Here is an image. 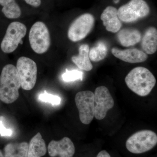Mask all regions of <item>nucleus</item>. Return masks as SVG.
<instances>
[{
	"label": "nucleus",
	"mask_w": 157,
	"mask_h": 157,
	"mask_svg": "<svg viewBox=\"0 0 157 157\" xmlns=\"http://www.w3.org/2000/svg\"><path fill=\"white\" fill-rule=\"evenodd\" d=\"M21 87L16 67L8 64L3 67L0 76V100L4 103H14L19 97Z\"/></svg>",
	"instance_id": "f257e3e1"
},
{
	"label": "nucleus",
	"mask_w": 157,
	"mask_h": 157,
	"mask_svg": "<svg viewBox=\"0 0 157 157\" xmlns=\"http://www.w3.org/2000/svg\"><path fill=\"white\" fill-rule=\"evenodd\" d=\"M125 81L131 90L141 97L148 95L156 82L153 74L143 67H137L131 70L125 77Z\"/></svg>",
	"instance_id": "f03ea898"
},
{
	"label": "nucleus",
	"mask_w": 157,
	"mask_h": 157,
	"mask_svg": "<svg viewBox=\"0 0 157 157\" xmlns=\"http://www.w3.org/2000/svg\"><path fill=\"white\" fill-rule=\"evenodd\" d=\"M157 144V134L151 130H144L130 136L127 140L126 147L130 152L139 154L151 150Z\"/></svg>",
	"instance_id": "7ed1b4c3"
},
{
	"label": "nucleus",
	"mask_w": 157,
	"mask_h": 157,
	"mask_svg": "<svg viewBox=\"0 0 157 157\" xmlns=\"http://www.w3.org/2000/svg\"><path fill=\"white\" fill-rule=\"evenodd\" d=\"M149 12V7L144 0H131L118 9L117 16L123 22H133L146 17Z\"/></svg>",
	"instance_id": "20e7f679"
},
{
	"label": "nucleus",
	"mask_w": 157,
	"mask_h": 157,
	"mask_svg": "<svg viewBox=\"0 0 157 157\" xmlns=\"http://www.w3.org/2000/svg\"><path fill=\"white\" fill-rule=\"evenodd\" d=\"M29 40L33 50L37 54L45 53L50 45L49 31L44 23L37 21L32 26L29 34Z\"/></svg>",
	"instance_id": "39448f33"
},
{
	"label": "nucleus",
	"mask_w": 157,
	"mask_h": 157,
	"mask_svg": "<svg viewBox=\"0 0 157 157\" xmlns=\"http://www.w3.org/2000/svg\"><path fill=\"white\" fill-rule=\"evenodd\" d=\"M16 68L23 89H33L37 79V67L35 62L26 57H21L17 59Z\"/></svg>",
	"instance_id": "423d86ee"
},
{
	"label": "nucleus",
	"mask_w": 157,
	"mask_h": 157,
	"mask_svg": "<svg viewBox=\"0 0 157 157\" xmlns=\"http://www.w3.org/2000/svg\"><path fill=\"white\" fill-rule=\"evenodd\" d=\"M26 32V27L22 23H11L1 43V49L3 52L10 53L16 50L20 43H21V40L25 36Z\"/></svg>",
	"instance_id": "0eeeda50"
},
{
	"label": "nucleus",
	"mask_w": 157,
	"mask_h": 157,
	"mask_svg": "<svg viewBox=\"0 0 157 157\" xmlns=\"http://www.w3.org/2000/svg\"><path fill=\"white\" fill-rule=\"evenodd\" d=\"M94 21V17L91 14L85 13L82 14L70 25L68 30V38L73 42L84 39L92 29Z\"/></svg>",
	"instance_id": "6e6552de"
},
{
	"label": "nucleus",
	"mask_w": 157,
	"mask_h": 157,
	"mask_svg": "<svg viewBox=\"0 0 157 157\" xmlns=\"http://www.w3.org/2000/svg\"><path fill=\"white\" fill-rule=\"evenodd\" d=\"M75 103L78 109L79 119L82 124H89L94 117V94L89 90L77 93Z\"/></svg>",
	"instance_id": "1a4fd4ad"
},
{
	"label": "nucleus",
	"mask_w": 157,
	"mask_h": 157,
	"mask_svg": "<svg viewBox=\"0 0 157 157\" xmlns=\"http://www.w3.org/2000/svg\"><path fill=\"white\" fill-rule=\"evenodd\" d=\"M94 104V116L98 120H103L114 104V100L107 87L102 86L96 89Z\"/></svg>",
	"instance_id": "9d476101"
},
{
	"label": "nucleus",
	"mask_w": 157,
	"mask_h": 157,
	"mask_svg": "<svg viewBox=\"0 0 157 157\" xmlns=\"http://www.w3.org/2000/svg\"><path fill=\"white\" fill-rule=\"evenodd\" d=\"M48 154L51 157H73L75 154V146L70 138L64 137L61 140H52L48 144Z\"/></svg>",
	"instance_id": "9b49d317"
},
{
	"label": "nucleus",
	"mask_w": 157,
	"mask_h": 157,
	"mask_svg": "<svg viewBox=\"0 0 157 157\" xmlns=\"http://www.w3.org/2000/svg\"><path fill=\"white\" fill-rule=\"evenodd\" d=\"M111 52L114 56L121 60L131 63H142L148 58L147 54L137 48L122 50L113 48L111 49Z\"/></svg>",
	"instance_id": "f8f14e48"
},
{
	"label": "nucleus",
	"mask_w": 157,
	"mask_h": 157,
	"mask_svg": "<svg viewBox=\"0 0 157 157\" xmlns=\"http://www.w3.org/2000/svg\"><path fill=\"white\" fill-rule=\"evenodd\" d=\"M103 25L108 32L116 33L120 31L122 23L117 16V10L115 7L107 6L101 16Z\"/></svg>",
	"instance_id": "ddd939ff"
},
{
	"label": "nucleus",
	"mask_w": 157,
	"mask_h": 157,
	"mask_svg": "<svg viewBox=\"0 0 157 157\" xmlns=\"http://www.w3.org/2000/svg\"><path fill=\"white\" fill-rule=\"evenodd\" d=\"M117 39L121 45L124 47L133 46L140 42L141 34L137 29L125 28L119 31Z\"/></svg>",
	"instance_id": "4468645a"
},
{
	"label": "nucleus",
	"mask_w": 157,
	"mask_h": 157,
	"mask_svg": "<svg viewBox=\"0 0 157 157\" xmlns=\"http://www.w3.org/2000/svg\"><path fill=\"white\" fill-rule=\"evenodd\" d=\"M47 151L45 141L40 133H38L31 139L29 144L27 157H41Z\"/></svg>",
	"instance_id": "2eb2a0df"
},
{
	"label": "nucleus",
	"mask_w": 157,
	"mask_h": 157,
	"mask_svg": "<svg viewBox=\"0 0 157 157\" xmlns=\"http://www.w3.org/2000/svg\"><path fill=\"white\" fill-rule=\"evenodd\" d=\"M141 46L146 54L151 55L157 50V30L155 27H150L144 33L142 39Z\"/></svg>",
	"instance_id": "dca6fc26"
},
{
	"label": "nucleus",
	"mask_w": 157,
	"mask_h": 157,
	"mask_svg": "<svg viewBox=\"0 0 157 157\" xmlns=\"http://www.w3.org/2000/svg\"><path fill=\"white\" fill-rule=\"evenodd\" d=\"M89 47L87 44L80 45L78 48V55L72 57V61L81 70L86 71L92 70L93 67L89 56Z\"/></svg>",
	"instance_id": "f3484780"
},
{
	"label": "nucleus",
	"mask_w": 157,
	"mask_h": 157,
	"mask_svg": "<svg viewBox=\"0 0 157 157\" xmlns=\"http://www.w3.org/2000/svg\"><path fill=\"white\" fill-rule=\"evenodd\" d=\"M29 144L9 143L4 148L5 157H27Z\"/></svg>",
	"instance_id": "a211bd4d"
},
{
	"label": "nucleus",
	"mask_w": 157,
	"mask_h": 157,
	"mask_svg": "<svg viewBox=\"0 0 157 157\" xmlns=\"http://www.w3.org/2000/svg\"><path fill=\"white\" fill-rule=\"evenodd\" d=\"M2 12L7 18L15 19L20 17L21 10L15 0H0Z\"/></svg>",
	"instance_id": "6ab92c4d"
},
{
	"label": "nucleus",
	"mask_w": 157,
	"mask_h": 157,
	"mask_svg": "<svg viewBox=\"0 0 157 157\" xmlns=\"http://www.w3.org/2000/svg\"><path fill=\"white\" fill-rule=\"evenodd\" d=\"M107 52V45L102 42H99L96 46L91 48L89 52L90 60L94 62H99L104 59Z\"/></svg>",
	"instance_id": "aec40b11"
},
{
	"label": "nucleus",
	"mask_w": 157,
	"mask_h": 157,
	"mask_svg": "<svg viewBox=\"0 0 157 157\" xmlns=\"http://www.w3.org/2000/svg\"><path fill=\"white\" fill-rule=\"evenodd\" d=\"M62 78L64 81L70 82L76 80H82L83 79V73L78 70H72L71 71L67 69L66 72L62 75Z\"/></svg>",
	"instance_id": "412c9836"
},
{
	"label": "nucleus",
	"mask_w": 157,
	"mask_h": 157,
	"mask_svg": "<svg viewBox=\"0 0 157 157\" xmlns=\"http://www.w3.org/2000/svg\"><path fill=\"white\" fill-rule=\"evenodd\" d=\"M39 99L42 102L50 103L52 106H57L61 102V99L58 96L48 94L45 91L39 95Z\"/></svg>",
	"instance_id": "4be33fe9"
},
{
	"label": "nucleus",
	"mask_w": 157,
	"mask_h": 157,
	"mask_svg": "<svg viewBox=\"0 0 157 157\" xmlns=\"http://www.w3.org/2000/svg\"><path fill=\"white\" fill-rule=\"evenodd\" d=\"M13 134L12 130L7 128L4 126L2 121L0 120V135L2 137H10Z\"/></svg>",
	"instance_id": "5701e85b"
},
{
	"label": "nucleus",
	"mask_w": 157,
	"mask_h": 157,
	"mask_svg": "<svg viewBox=\"0 0 157 157\" xmlns=\"http://www.w3.org/2000/svg\"><path fill=\"white\" fill-rule=\"evenodd\" d=\"M25 2L33 7H39L41 6V0H24Z\"/></svg>",
	"instance_id": "b1692460"
},
{
	"label": "nucleus",
	"mask_w": 157,
	"mask_h": 157,
	"mask_svg": "<svg viewBox=\"0 0 157 157\" xmlns=\"http://www.w3.org/2000/svg\"><path fill=\"white\" fill-rule=\"evenodd\" d=\"M97 157H111L110 155L105 150L101 151L98 154Z\"/></svg>",
	"instance_id": "393cba45"
},
{
	"label": "nucleus",
	"mask_w": 157,
	"mask_h": 157,
	"mask_svg": "<svg viewBox=\"0 0 157 157\" xmlns=\"http://www.w3.org/2000/svg\"><path fill=\"white\" fill-rule=\"evenodd\" d=\"M0 157H4L3 154L2 153V151H1V150H0Z\"/></svg>",
	"instance_id": "a878e982"
},
{
	"label": "nucleus",
	"mask_w": 157,
	"mask_h": 157,
	"mask_svg": "<svg viewBox=\"0 0 157 157\" xmlns=\"http://www.w3.org/2000/svg\"><path fill=\"white\" fill-rule=\"evenodd\" d=\"M119 2V0H114V3H117Z\"/></svg>",
	"instance_id": "bb28decb"
}]
</instances>
